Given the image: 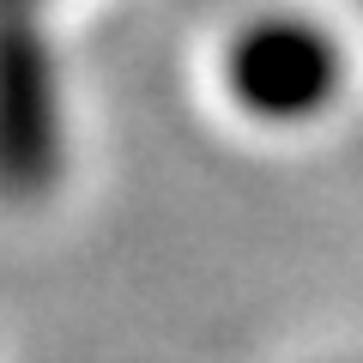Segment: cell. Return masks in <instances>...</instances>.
<instances>
[{"label": "cell", "instance_id": "obj_1", "mask_svg": "<svg viewBox=\"0 0 363 363\" xmlns=\"http://www.w3.org/2000/svg\"><path fill=\"white\" fill-rule=\"evenodd\" d=\"M230 97L260 121H303L333 97L339 55L309 18H260L224 55Z\"/></svg>", "mask_w": 363, "mask_h": 363}, {"label": "cell", "instance_id": "obj_2", "mask_svg": "<svg viewBox=\"0 0 363 363\" xmlns=\"http://www.w3.org/2000/svg\"><path fill=\"white\" fill-rule=\"evenodd\" d=\"M55 176V79L25 6H0V182L43 188Z\"/></svg>", "mask_w": 363, "mask_h": 363}]
</instances>
